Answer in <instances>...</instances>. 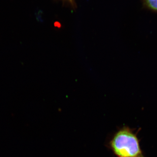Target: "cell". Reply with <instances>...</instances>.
Wrapping results in <instances>:
<instances>
[{
  "mask_svg": "<svg viewBox=\"0 0 157 157\" xmlns=\"http://www.w3.org/2000/svg\"><path fill=\"white\" fill-rule=\"evenodd\" d=\"M114 153L119 157H143L138 139L128 128L117 133L110 142Z\"/></svg>",
  "mask_w": 157,
  "mask_h": 157,
  "instance_id": "1",
  "label": "cell"
},
{
  "mask_svg": "<svg viewBox=\"0 0 157 157\" xmlns=\"http://www.w3.org/2000/svg\"><path fill=\"white\" fill-rule=\"evenodd\" d=\"M143 9L157 13V0H140Z\"/></svg>",
  "mask_w": 157,
  "mask_h": 157,
  "instance_id": "2",
  "label": "cell"
}]
</instances>
